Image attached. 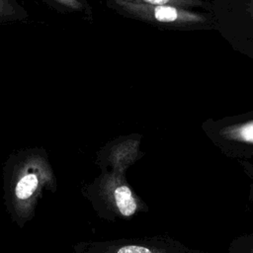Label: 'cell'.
Returning <instances> with one entry per match:
<instances>
[{
  "instance_id": "4",
  "label": "cell",
  "mask_w": 253,
  "mask_h": 253,
  "mask_svg": "<svg viewBox=\"0 0 253 253\" xmlns=\"http://www.w3.org/2000/svg\"><path fill=\"white\" fill-rule=\"evenodd\" d=\"M221 135L228 140L253 145V120L227 126L221 130Z\"/></svg>"
},
{
  "instance_id": "5",
  "label": "cell",
  "mask_w": 253,
  "mask_h": 253,
  "mask_svg": "<svg viewBox=\"0 0 253 253\" xmlns=\"http://www.w3.org/2000/svg\"><path fill=\"white\" fill-rule=\"evenodd\" d=\"M227 253H253V233H243L233 238Z\"/></svg>"
},
{
  "instance_id": "7",
  "label": "cell",
  "mask_w": 253,
  "mask_h": 253,
  "mask_svg": "<svg viewBox=\"0 0 253 253\" xmlns=\"http://www.w3.org/2000/svg\"><path fill=\"white\" fill-rule=\"evenodd\" d=\"M145 2L147 3H150V4H156V5H161V4H165L167 3L169 0H144Z\"/></svg>"
},
{
  "instance_id": "1",
  "label": "cell",
  "mask_w": 253,
  "mask_h": 253,
  "mask_svg": "<svg viewBox=\"0 0 253 253\" xmlns=\"http://www.w3.org/2000/svg\"><path fill=\"white\" fill-rule=\"evenodd\" d=\"M39 162L32 161L5 176L4 205L9 217L19 228L34 218L36 209L45 193H54L57 189L51 170Z\"/></svg>"
},
{
  "instance_id": "6",
  "label": "cell",
  "mask_w": 253,
  "mask_h": 253,
  "mask_svg": "<svg viewBox=\"0 0 253 253\" xmlns=\"http://www.w3.org/2000/svg\"><path fill=\"white\" fill-rule=\"evenodd\" d=\"M154 16L159 22H173L177 19V10L173 7L159 5L154 10Z\"/></svg>"
},
{
  "instance_id": "3",
  "label": "cell",
  "mask_w": 253,
  "mask_h": 253,
  "mask_svg": "<svg viewBox=\"0 0 253 253\" xmlns=\"http://www.w3.org/2000/svg\"><path fill=\"white\" fill-rule=\"evenodd\" d=\"M73 253H205L169 235L82 241L72 246Z\"/></svg>"
},
{
  "instance_id": "2",
  "label": "cell",
  "mask_w": 253,
  "mask_h": 253,
  "mask_svg": "<svg viewBox=\"0 0 253 253\" xmlns=\"http://www.w3.org/2000/svg\"><path fill=\"white\" fill-rule=\"evenodd\" d=\"M81 194L97 215L108 221H125L148 211L146 203L120 171L105 173L92 183L82 186Z\"/></svg>"
},
{
  "instance_id": "8",
  "label": "cell",
  "mask_w": 253,
  "mask_h": 253,
  "mask_svg": "<svg viewBox=\"0 0 253 253\" xmlns=\"http://www.w3.org/2000/svg\"><path fill=\"white\" fill-rule=\"evenodd\" d=\"M248 200L249 202L252 204L253 206V181L251 182L250 186H249V193H248Z\"/></svg>"
}]
</instances>
